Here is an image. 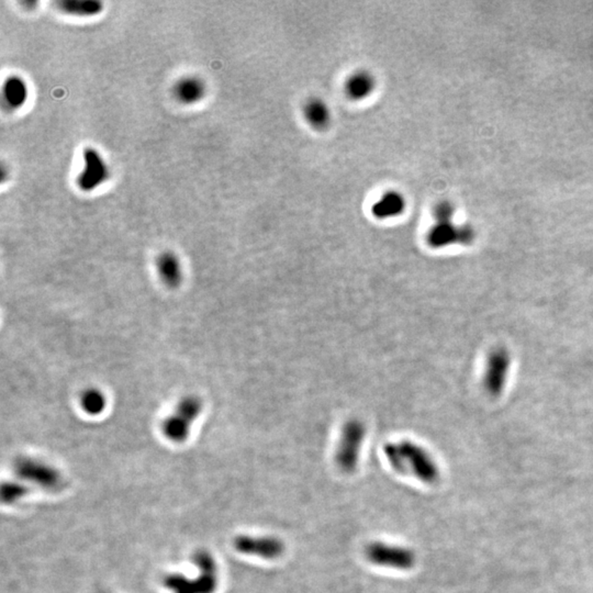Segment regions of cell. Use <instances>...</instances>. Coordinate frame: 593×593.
Returning <instances> with one entry per match:
<instances>
[{
    "mask_svg": "<svg viewBox=\"0 0 593 593\" xmlns=\"http://www.w3.org/2000/svg\"><path fill=\"white\" fill-rule=\"evenodd\" d=\"M202 400L195 396L183 398L175 412L167 417L162 425L165 438L171 442L181 444L188 438L190 427L202 413Z\"/></svg>",
    "mask_w": 593,
    "mask_h": 593,
    "instance_id": "obj_5",
    "label": "cell"
},
{
    "mask_svg": "<svg viewBox=\"0 0 593 593\" xmlns=\"http://www.w3.org/2000/svg\"><path fill=\"white\" fill-rule=\"evenodd\" d=\"M384 454L398 474L411 476L426 485H433L440 479V469L432 456L411 441L388 443L384 446Z\"/></svg>",
    "mask_w": 593,
    "mask_h": 593,
    "instance_id": "obj_1",
    "label": "cell"
},
{
    "mask_svg": "<svg viewBox=\"0 0 593 593\" xmlns=\"http://www.w3.org/2000/svg\"><path fill=\"white\" fill-rule=\"evenodd\" d=\"M454 216V208L452 204L448 202H438L434 208L435 221H446L452 220Z\"/></svg>",
    "mask_w": 593,
    "mask_h": 593,
    "instance_id": "obj_19",
    "label": "cell"
},
{
    "mask_svg": "<svg viewBox=\"0 0 593 593\" xmlns=\"http://www.w3.org/2000/svg\"><path fill=\"white\" fill-rule=\"evenodd\" d=\"M206 93L204 82L196 77H185L175 86L176 98L185 105H191L202 100Z\"/></svg>",
    "mask_w": 593,
    "mask_h": 593,
    "instance_id": "obj_14",
    "label": "cell"
},
{
    "mask_svg": "<svg viewBox=\"0 0 593 593\" xmlns=\"http://www.w3.org/2000/svg\"><path fill=\"white\" fill-rule=\"evenodd\" d=\"M13 470L17 477L46 490H56L63 483V478L56 468L30 457L15 460Z\"/></svg>",
    "mask_w": 593,
    "mask_h": 593,
    "instance_id": "obj_6",
    "label": "cell"
},
{
    "mask_svg": "<svg viewBox=\"0 0 593 593\" xmlns=\"http://www.w3.org/2000/svg\"><path fill=\"white\" fill-rule=\"evenodd\" d=\"M233 547L242 555L253 556L265 561H276L286 552L284 540L273 535L241 534L234 538Z\"/></svg>",
    "mask_w": 593,
    "mask_h": 593,
    "instance_id": "obj_7",
    "label": "cell"
},
{
    "mask_svg": "<svg viewBox=\"0 0 593 593\" xmlns=\"http://www.w3.org/2000/svg\"><path fill=\"white\" fill-rule=\"evenodd\" d=\"M471 231L466 226H456L452 220L436 221L427 233V243L432 247H443L452 243H467Z\"/></svg>",
    "mask_w": 593,
    "mask_h": 593,
    "instance_id": "obj_9",
    "label": "cell"
},
{
    "mask_svg": "<svg viewBox=\"0 0 593 593\" xmlns=\"http://www.w3.org/2000/svg\"><path fill=\"white\" fill-rule=\"evenodd\" d=\"M366 429L360 421H348L343 426L335 452V462L343 473L352 474L360 463Z\"/></svg>",
    "mask_w": 593,
    "mask_h": 593,
    "instance_id": "obj_4",
    "label": "cell"
},
{
    "mask_svg": "<svg viewBox=\"0 0 593 593\" xmlns=\"http://www.w3.org/2000/svg\"><path fill=\"white\" fill-rule=\"evenodd\" d=\"M156 268L162 282L171 288L179 286L183 279L181 261L171 252H164L156 259Z\"/></svg>",
    "mask_w": 593,
    "mask_h": 593,
    "instance_id": "obj_13",
    "label": "cell"
},
{
    "mask_svg": "<svg viewBox=\"0 0 593 593\" xmlns=\"http://www.w3.org/2000/svg\"><path fill=\"white\" fill-rule=\"evenodd\" d=\"M198 568L195 578L181 573H169L163 579V585L171 593H216L219 588V569L216 558L206 549H199L193 558Z\"/></svg>",
    "mask_w": 593,
    "mask_h": 593,
    "instance_id": "obj_2",
    "label": "cell"
},
{
    "mask_svg": "<svg viewBox=\"0 0 593 593\" xmlns=\"http://www.w3.org/2000/svg\"><path fill=\"white\" fill-rule=\"evenodd\" d=\"M84 162L85 167L78 176L77 185L81 190L89 193L109 178V169L99 152L93 148H85Z\"/></svg>",
    "mask_w": 593,
    "mask_h": 593,
    "instance_id": "obj_8",
    "label": "cell"
},
{
    "mask_svg": "<svg viewBox=\"0 0 593 593\" xmlns=\"http://www.w3.org/2000/svg\"><path fill=\"white\" fill-rule=\"evenodd\" d=\"M56 5L60 11L79 17H91L103 11V3L97 0H60Z\"/></svg>",
    "mask_w": 593,
    "mask_h": 593,
    "instance_id": "obj_16",
    "label": "cell"
},
{
    "mask_svg": "<svg viewBox=\"0 0 593 593\" xmlns=\"http://www.w3.org/2000/svg\"><path fill=\"white\" fill-rule=\"evenodd\" d=\"M405 208L407 199L405 195L398 190H388L372 204V214L378 220L392 219L401 216Z\"/></svg>",
    "mask_w": 593,
    "mask_h": 593,
    "instance_id": "obj_10",
    "label": "cell"
},
{
    "mask_svg": "<svg viewBox=\"0 0 593 593\" xmlns=\"http://www.w3.org/2000/svg\"><path fill=\"white\" fill-rule=\"evenodd\" d=\"M365 557L372 565L393 571H411L417 563V555L411 548L374 540L365 547Z\"/></svg>",
    "mask_w": 593,
    "mask_h": 593,
    "instance_id": "obj_3",
    "label": "cell"
},
{
    "mask_svg": "<svg viewBox=\"0 0 593 593\" xmlns=\"http://www.w3.org/2000/svg\"><path fill=\"white\" fill-rule=\"evenodd\" d=\"M29 491H30V489L23 483H15V481H5L1 485L0 498H1L4 504H13V503L28 495Z\"/></svg>",
    "mask_w": 593,
    "mask_h": 593,
    "instance_id": "obj_18",
    "label": "cell"
},
{
    "mask_svg": "<svg viewBox=\"0 0 593 593\" xmlns=\"http://www.w3.org/2000/svg\"><path fill=\"white\" fill-rule=\"evenodd\" d=\"M106 397L100 390L91 388L85 390L81 397V405L85 412L91 415H100L106 408Z\"/></svg>",
    "mask_w": 593,
    "mask_h": 593,
    "instance_id": "obj_17",
    "label": "cell"
},
{
    "mask_svg": "<svg viewBox=\"0 0 593 593\" xmlns=\"http://www.w3.org/2000/svg\"><path fill=\"white\" fill-rule=\"evenodd\" d=\"M377 81L374 74L367 70H358L346 78L344 84L345 95L353 101H362L374 93Z\"/></svg>",
    "mask_w": 593,
    "mask_h": 593,
    "instance_id": "obj_11",
    "label": "cell"
},
{
    "mask_svg": "<svg viewBox=\"0 0 593 593\" xmlns=\"http://www.w3.org/2000/svg\"><path fill=\"white\" fill-rule=\"evenodd\" d=\"M4 100L11 109H18L28 99V89L22 78L11 76L6 79L3 89Z\"/></svg>",
    "mask_w": 593,
    "mask_h": 593,
    "instance_id": "obj_15",
    "label": "cell"
},
{
    "mask_svg": "<svg viewBox=\"0 0 593 593\" xmlns=\"http://www.w3.org/2000/svg\"><path fill=\"white\" fill-rule=\"evenodd\" d=\"M304 118L315 130H325L332 121V112L327 101L320 97L308 99L302 108Z\"/></svg>",
    "mask_w": 593,
    "mask_h": 593,
    "instance_id": "obj_12",
    "label": "cell"
}]
</instances>
